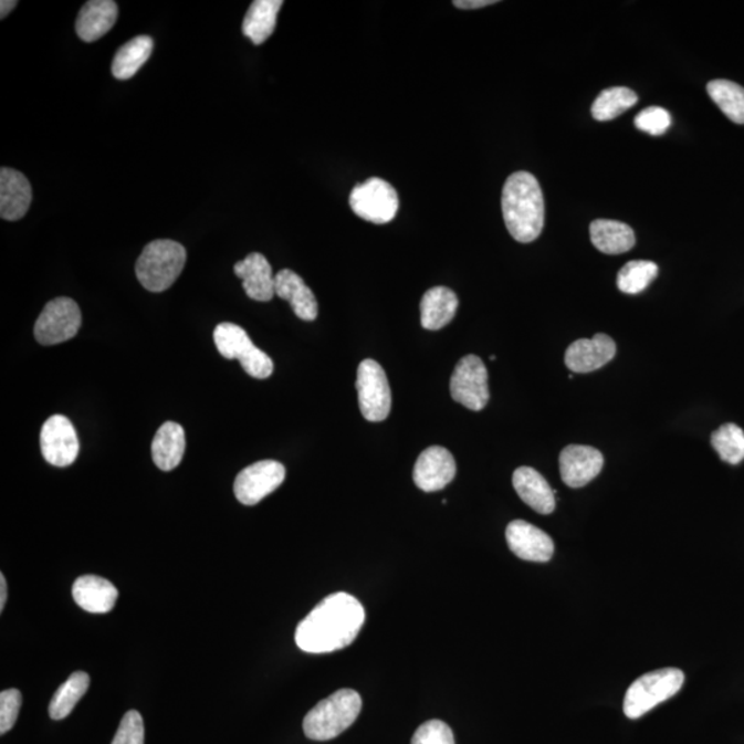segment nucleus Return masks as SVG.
I'll return each instance as SVG.
<instances>
[{
  "label": "nucleus",
  "mask_w": 744,
  "mask_h": 744,
  "mask_svg": "<svg viewBox=\"0 0 744 744\" xmlns=\"http://www.w3.org/2000/svg\"><path fill=\"white\" fill-rule=\"evenodd\" d=\"M361 604L348 593H334L318 602L295 631V642L307 653H329L349 647L365 625Z\"/></svg>",
  "instance_id": "nucleus-1"
},
{
  "label": "nucleus",
  "mask_w": 744,
  "mask_h": 744,
  "mask_svg": "<svg viewBox=\"0 0 744 744\" xmlns=\"http://www.w3.org/2000/svg\"><path fill=\"white\" fill-rule=\"evenodd\" d=\"M502 212L514 240L531 243L539 238L545 226V200L531 172L517 171L507 178L502 190Z\"/></svg>",
  "instance_id": "nucleus-2"
},
{
  "label": "nucleus",
  "mask_w": 744,
  "mask_h": 744,
  "mask_svg": "<svg viewBox=\"0 0 744 744\" xmlns=\"http://www.w3.org/2000/svg\"><path fill=\"white\" fill-rule=\"evenodd\" d=\"M361 698L354 690H339L306 714L304 732L312 741L326 742L354 725L361 712Z\"/></svg>",
  "instance_id": "nucleus-3"
},
{
  "label": "nucleus",
  "mask_w": 744,
  "mask_h": 744,
  "mask_svg": "<svg viewBox=\"0 0 744 744\" xmlns=\"http://www.w3.org/2000/svg\"><path fill=\"white\" fill-rule=\"evenodd\" d=\"M186 262L187 250L182 244L175 240H154L137 261L138 282L150 293H164L180 277Z\"/></svg>",
  "instance_id": "nucleus-4"
},
{
  "label": "nucleus",
  "mask_w": 744,
  "mask_h": 744,
  "mask_svg": "<svg viewBox=\"0 0 744 744\" xmlns=\"http://www.w3.org/2000/svg\"><path fill=\"white\" fill-rule=\"evenodd\" d=\"M685 675L679 669H662L647 673L630 685L625 695L624 712L630 720L641 719L660 703L669 701L684 685Z\"/></svg>",
  "instance_id": "nucleus-5"
},
{
  "label": "nucleus",
  "mask_w": 744,
  "mask_h": 744,
  "mask_svg": "<svg viewBox=\"0 0 744 744\" xmlns=\"http://www.w3.org/2000/svg\"><path fill=\"white\" fill-rule=\"evenodd\" d=\"M214 343L222 357L228 360H239L250 377L266 379L273 374L275 367H273L271 357L256 348L249 334L238 324H218L214 329Z\"/></svg>",
  "instance_id": "nucleus-6"
},
{
  "label": "nucleus",
  "mask_w": 744,
  "mask_h": 744,
  "mask_svg": "<svg viewBox=\"0 0 744 744\" xmlns=\"http://www.w3.org/2000/svg\"><path fill=\"white\" fill-rule=\"evenodd\" d=\"M349 205L361 220L385 226L395 220L399 210V196L389 182L370 178L352 189Z\"/></svg>",
  "instance_id": "nucleus-7"
},
{
  "label": "nucleus",
  "mask_w": 744,
  "mask_h": 744,
  "mask_svg": "<svg viewBox=\"0 0 744 744\" xmlns=\"http://www.w3.org/2000/svg\"><path fill=\"white\" fill-rule=\"evenodd\" d=\"M357 396L363 417L370 422H383L391 410V391L383 367L366 359L357 368Z\"/></svg>",
  "instance_id": "nucleus-8"
},
{
  "label": "nucleus",
  "mask_w": 744,
  "mask_h": 744,
  "mask_svg": "<svg viewBox=\"0 0 744 744\" xmlns=\"http://www.w3.org/2000/svg\"><path fill=\"white\" fill-rule=\"evenodd\" d=\"M82 326V313L71 298L50 301L38 317L35 338L41 345H57L75 337Z\"/></svg>",
  "instance_id": "nucleus-9"
},
{
  "label": "nucleus",
  "mask_w": 744,
  "mask_h": 744,
  "mask_svg": "<svg viewBox=\"0 0 744 744\" xmlns=\"http://www.w3.org/2000/svg\"><path fill=\"white\" fill-rule=\"evenodd\" d=\"M452 399L469 410L481 411L490 400L489 371L480 357H462L450 383Z\"/></svg>",
  "instance_id": "nucleus-10"
},
{
  "label": "nucleus",
  "mask_w": 744,
  "mask_h": 744,
  "mask_svg": "<svg viewBox=\"0 0 744 744\" xmlns=\"http://www.w3.org/2000/svg\"><path fill=\"white\" fill-rule=\"evenodd\" d=\"M285 468L276 461H261L245 468L234 480V496L245 506H254L283 484Z\"/></svg>",
  "instance_id": "nucleus-11"
},
{
  "label": "nucleus",
  "mask_w": 744,
  "mask_h": 744,
  "mask_svg": "<svg viewBox=\"0 0 744 744\" xmlns=\"http://www.w3.org/2000/svg\"><path fill=\"white\" fill-rule=\"evenodd\" d=\"M42 455L50 465L66 468L80 455V439L74 425L64 416H53L44 422L41 432Z\"/></svg>",
  "instance_id": "nucleus-12"
},
{
  "label": "nucleus",
  "mask_w": 744,
  "mask_h": 744,
  "mask_svg": "<svg viewBox=\"0 0 744 744\" xmlns=\"http://www.w3.org/2000/svg\"><path fill=\"white\" fill-rule=\"evenodd\" d=\"M457 463L454 457L444 447L433 446L419 455L413 467V483L425 492L446 489L454 480Z\"/></svg>",
  "instance_id": "nucleus-13"
},
{
  "label": "nucleus",
  "mask_w": 744,
  "mask_h": 744,
  "mask_svg": "<svg viewBox=\"0 0 744 744\" xmlns=\"http://www.w3.org/2000/svg\"><path fill=\"white\" fill-rule=\"evenodd\" d=\"M509 549L525 562L546 563L555 553V544L545 531L523 520H514L506 528Z\"/></svg>",
  "instance_id": "nucleus-14"
},
{
  "label": "nucleus",
  "mask_w": 744,
  "mask_h": 744,
  "mask_svg": "<svg viewBox=\"0 0 744 744\" xmlns=\"http://www.w3.org/2000/svg\"><path fill=\"white\" fill-rule=\"evenodd\" d=\"M617 355V344L606 334H597L590 339L581 338L569 345L565 352L568 370L587 374L600 370Z\"/></svg>",
  "instance_id": "nucleus-15"
},
{
  "label": "nucleus",
  "mask_w": 744,
  "mask_h": 744,
  "mask_svg": "<svg viewBox=\"0 0 744 744\" xmlns=\"http://www.w3.org/2000/svg\"><path fill=\"white\" fill-rule=\"evenodd\" d=\"M604 457L589 446H568L559 454V473L570 489H580L600 474Z\"/></svg>",
  "instance_id": "nucleus-16"
},
{
  "label": "nucleus",
  "mask_w": 744,
  "mask_h": 744,
  "mask_svg": "<svg viewBox=\"0 0 744 744\" xmlns=\"http://www.w3.org/2000/svg\"><path fill=\"white\" fill-rule=\"evenodd\" d=\"M234 273L243 280V289L249 298L270 302L276 295L275 276L264 255L251 253L234 265Z\"/></svg>",
  "instance_id": "nucleus-17"
},
{
  "label": "nucleus",
  "mask_w": 744,
  "mask_h": 744,
  "mask_svg": "<svg viewBox=\"0 0 744 744\" xmlns=\"http://www.w3.org/2000/svg\"><path fill=\"white\" fill-rule=\"evenodd\" d=\"M32 188L22 172L3 167L0 170V217L6 221L21 220L30 210Z\"/></svg>",
  "instance_id": "nucleus-18"
},
{
  "label": "nucleus",
  "mask_w": 744,
  "mask_h": 744,
  "mask_svg": "<svg viewBox=\"0 0 744 744\" xmlns=\"http://www.w3.org/2000/svg\"><path fill=\"white\" fill-rule=\"evenodd\" d=\"M513 486L520 497L539 514H551L556 509V490H552L544 475L533 468H518L513 473Z\"/></svg>",
  "instance_id": "nucleus-19"
},
{
  "label": "nucleus",
  "mask_w": 744,
  "mask_h": 744,
  "mask_svg": "<svg viewBox=\"0 0 744 744\" xmlns=\"http://www.w3.org/2000/svg\"><path fill=\"white\" fill-rule=\"evenodd\" d=\"M72 596L77 606L86 612L108 614L114 609L119 593L108 579L83 575L75 580Z\"/></svg>",
  "instance_id": "nucleus-20"
},
{
  "label": "nucleus",
  "mask_w": 744,
  "mask_h": 744,
  "mask_svg": "<svg viewBox=\"0 0 744 744\" xmlns=\"http://www.w3.org/2000/svg\"><path fill=\"white\" fill-rule=\"evenodd\" d=\"M276 295L290 302L291 307L301 321L313 322L318 315L315 294L307 287L300 275L290 270H283L275 276Z\"/></svg>",
  "instance_id": "nucleus-21"
},
{
  "label": "nucleus",
  "mask_w": 744,
  "mask_h": 744,
  "mask_svg": "<svg viewBox=\"0 0 744 744\" xmlns=\"http://www.w3.org/2000/svg\"><path fill=\"white\" fill-rule=\"evenodd\" d=\"M117 4L112 0H92L77 14L76 33L83 42L92 43L103 38L116 24Z\"/></svg>",
  "instance_id": "nucleus-22"
},
{
  "label": "nucleus",
  "mask_w": 744,
  "mask_h": 744,
  "mask_svg": "<svg viewBox=\"0 0 744 744\" xmlns=\"http://www.w3.org/2000/svg\"><path fill=\"white\" fill-rule=\"evenodd\" d=\"M458 296L447 287H433L423 294L421 301V324L425 329L438 332L450 324L458 311Z\"/></svg>",
  "instance_id": "nucleus-23"
},
{
  "label": "nucleus",
  "mask_w": 744,
  "mask_h": 744,
  "mask_svg": "<svg viewBox=\"0 0 744 744\" xmlns=\"http://www.w3.org/2000/svg\"><path fill=\"white\" fill-rule=\"evenodd\" d=\"M186 454V432L181 425L166 422L156 432L153 441L155 465L164 472H170L180 465Z\"/></svg>",
  "instance_id": "nucleus-24"
},
{
  "label": "nucleus",
  "mask_w": 744,
  "mask_h": 744,
  "mask_svg": "<svg viewBox=\"0 0 744 744\" xmlns=\"http://www.w3.org/2000/svg\"><path fill=\"white\" fill-rule=\"evenodd\" d=\"M591 243L604 254L628 253L635 248L636 233L628 223L614 220H596L590 226Z\"/></svg>",
  "instance_id": "nucleus-25"
},
{
  "label": "nucleus",
  "mask_w": 744,
  "mask_h": 744,
  "mask_svg": "<svg viewBox=\"0 0 744 744\" xmlns=\"http://www.w3.org/2000/svg\"><path fill=\"white\" fill-rule=\"evenodd\" d=\"M282 0H255L251 3L243 21V33L251 42L260 46L275 32L277 14L282 9Z\"/></svg>",
  "instance_id": "nucleus-26"
},
{
  "label": "nucleus",
  "mask_w": 744,
  "mask_h": 744,
  "mask_svg": "<svg viewBox=\"0 0 744 744\" xmlns=\"http://www.w3.org/2000/svg\"><path fill=\"white\" fill-rule=\"evenodd\" d=\"M154 41L149 36H137L117 50L112 74L119 81L132 80L153 54Z\"/></svg>",
  "instance_id": "nucleus-27"
},
{
  "label": "nucleus",
  "mask_w": 744,
  "mask_h": 744,
  "mask_svg": "<svg viewBox=\"0 0 744 744\" xmlns=\"http://www.w3.org/2000/svg\"><path fill=\"white\" fill-rule=\"evenodd\" d=\"M91 687V675L85 671H76L64 682L54 693L50 702L49 714L53 720H64L69 717L77 702L81 701Z\"/></svg>",
  "instance_id": "nucleus-28"
},
{
  "label": "nucleus",
  "mask_w": 744,
  "mask_h": 744,
  "mask_svg": "<svg viewBox=\"0 0 744 744\" xmlns=\"http://www.w3.org/2000/svg\"><path fill=\"white\" fill-rule=\"evenodd\" d=\"M639 103L637 95L629 87H611L601 92L591 106V115L598 122L617 119L624 112Z\"/></svg>",
  "instance_id": "nucleus-29"
},
{
  "label": "nucleus",
  "mask_w": 744,
  "mask_h": 744,
  "mask_svg": "<svg viewBox=\"0 0 744 744\" xmlns=\"http://www.w3.org/2000/svg\"><path fill=\"white\" fill-rule=\"evenodd\" d=\"M708 93L729 119L737 125H744V88L742 86L731 81L717 80L709 82Z\"/></svg>",
  "instance_id": "nucleus-30"
},
{
  "label": "nucleus",
  "mask_w": 744,
  "mask_h": 744,
  "mask_svg": "<svg viewBox=\"0 0 744 744\" xmlns=\"http://www.w3.org/2000/svg\"><path fill=\"white\" fill-rule=\"evenodd\" d=\"M659 273L652 261H630L618 273V289L625 294L636 295L648 289Z\"/></svg>",
  "instance_id": "nucleus-31"
},
{
  "label": "nucleus",
  "mask_w": 744,
  "mask_h": 744,
  "mask_svg": "<svg viewBox=\"0 0 744 744\" xmlns=\"http://www.w3.org/2000/svg\"><path fill=\"white\" fill-rule=\"evenodd\" d=\"M712 446L721 460L737 465L744 460V432L735 423H725L712 434Z\"/></svg>",
  "instance_id": "nucleus-32"
},
{
  "label": "nucleus",
  "mask_w": 744,
  "mask_h": 744,
  "mask_svg": "<svg viewBox=\"0 0 744 744\" xmlns=\"http://www.w3.org/2000/svg\"><path fill=\"white\" fill-rule=\"evenodd\" d=\"M635 125L639 130L653 137L663 136L671 126V115L660 106H650L636 116Z\"/></svg>",
  "instance_id": "nucleus-33"
},
{
  "label": "nucleus",
  "mask_w": 744,
  "mask_h": 744,
  "mask_svg": "<svg viewBox=\"0 0 744 744\" xmlns=\"http://www.w3.org/2000/svg\"><path fill=\"white\" fill-rule=\"evenodd\" d=\"M411 744H455V740L452 730L443 721L430 720L419 726Z\"/></svg>",
  "instance_id": "nucleus-34"
},
{
  "label": "nucleus",
  "mask_w": 744,
  "mask_h": 744,
  "mask_svg": "<svg viewBox=\"0 0 744 744\" xmlns=\"http://www.w3.org/2000/svg\"><path fill=\"white\" fill-rule=\"evenodd\" d=\"M145 729L142 714L136 710H130L120 721L119 729L112 744H144Z\"/></svg>",
  "instance_id": "nucleus-35"
},
{
  "label": "nucleus",
  "mask_w": 744,
  "mask_h": 744,
  "mask_svg": "<svg viewBox=\"0 0 744 744\" xmlns=\"http://www.w3.org/2000/svg\"><path fill=\"white\" fill-rule=\"evenodd\" d=\"M21 703L22 696L19 690H6L0 693V734L4 735L13 729L19 719Z\"/></svg>",
  "instance_id": "nucleus-36"
},
{
  "label": "nucleus",
  "mask_w": 744,
  "mask_h": 744,
  "mask_svg": "<svg viewBox=\"0 0 744 744\" xmlns=\"http://www.w3.org/2000/svg\"><path fill=\"white\" fill-rule=\"evenodd\" d=\"M496 3L495 0H455L454 6L458 9L473 10L485 8V6Z\"/></svg>",
  "instance_id": "nucleus-37"
},
{
  "label": "nucleus",
  "mask_w": 744,
  "mask_h": 744,
  "mask_svg": "<svg viewBox=\"0 0 744 744\" xmlns=\"http://www.w3.org/2000/svg\"><path fill=\"white\" fill-rule=\"evenodd\" d=\"M6 601H8V581L4 575H0V611H3Z\"/></svg>",
  "instance_id": "nucleus-38"
},
{
  "label": "nucleus",
  "mask_w": 744,
  "mask_h": 744,
  "mask_svg": "<svg viewBox=\"0 0 744 744\" xmlns=\"http://www.w3.org/2000/svg\"><path fill=\"white\" fill-rule=\"evenodd\" d=\"M17 4L19 3L15 0H2V3H0V17L6 19L10 14V11L15 9Z\"/></svg>",
  "instance_id": "nucleus-39"
}]
</instances>
